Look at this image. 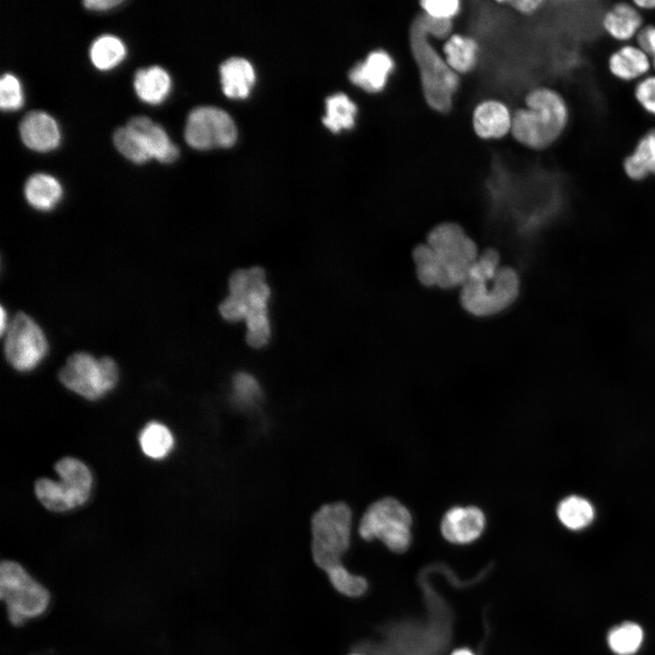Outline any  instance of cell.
Instances as JSON below:
<instances>
[{
    "mask_svg": "<svg viewBox=\"0 0 655 655\" xmlns=\"http://www.w3.org/2000/svg\"><path fill=\"white\" fill-rule=\"evenodd\" d=\"M448 655H481V652L479 650L476 653L469 648L462 647L452 650Z\"/></svg>",
    "mask_w": 655,
    "mask_h": 655,
    "instance_id": "obj_43",
    "label": "cell"
},
{
    "mask_svg": "<svg viewBox=\"0 0 655 655\" xmlns=\"http://www.w3.org/2000/svg\"><path fill=\"white\" fill-rule=\"evenodd\" d=\"M24 96L19 80L12 74H4L0 80V106L3 110H17Z\"/></svg>",
    "mask_w": 655,
    "mask_h": 655,
    "instance_id": "obj_34",
    "label": "cell"
},
{
    "mask_svg": "<svg viewBox=\"0 0 655 655\" xmlns=\"http://www.w3.org/2000/svg\"><path fill=\"white\" fill-rule=\"evenodd\" d=\"M126 126L145 139L152 157L162 163H171L177 158V146L170 141L164 128L150 118L143 116L132 117Z\"/></svg>",
    "mask_w": 655,
    "mask_h": 655,
    "instance_id": "obj_19",
    "label": "cell"
},
{
    "mask_svg": "<svg viewBox=\"0 0 655 655\" xmlns=\"http://www.w3.org/2000/svg\"><path fill=\"white\" fill-rule=\"evenodd\" d=\"M418 15L430 36L446 38L449 35L452 30V21L435 19L424 13Z\"/></svg>",
    "mask_w": 655,
    "mask_h": 655,
    "instance_id": "obj_38",
    "label": "cell"
},
{
    "mask_svg": "<svg viewBox=\"0 0 655 655\" xmlns=\"http://www.w3.org/2000/svg\"><path fill=\"white\" fill-rule=\"evenodd\" d=\"M651 62H652V67L655 70V55L651 57Z\"/></svg>",
    "mask_w": 655,
    "mask_h": 655,
    "instance_id": "obj_46",
    "label": "cell"
},
{
    "mask_svg": "<svg viewBox=\"0 0 655 655\" xmlns=\"http://www.w3.org/2000/svg\"><path fill=\"white\" fill-rule=\"evenodd\" d=\"M358 108L356 104L343 93L334 94L326 100L324 125L333 132L351 128L355 124Z\"/></svg>",
    "mask_w": 655,
    "mask_h": 655,
    "instance_id": "obj_27",
    "label": "cell"
},
{
    "mask_svg": "<svg viewBox=\"0 0 655 655\" xmlns=\"http://www.w3.org/2000/svg\"><path fill=\"white\" fill-rule=\"evenodd\" d=\"M499 4L509 6L521 15H533L538 12L544 4L542 0H517L499 1Z\"/></svg>",
    "mask_w": 655,
    "mask_h": 655,
    "instance_id": "obj_40",
    "label": "cell"
},
{
    "mask_svg": "<svg viewBox=\"0 0 655 655\" xmlns=\"http://www.w3.org/2000/svg\"><path fill=\"white\" fill-rule=\"evenodd\" d=\"M19 132L24 144L38 152L55 149L61 139L56 121L43 111L26 114L20 123Z\"/></svg>",
    "mask_w": 655,
    "mask_h": 655,
    "instance_id": "obj_15",
    "label": "cell"
},
{
    "mask_svg": "<svg viewBox=\"0 0 655 655\" xmlns=\"http://www.w3.org/2000/svg\"><path fill=\"white\" fill-rule=\"evenodd\" d=\"M479 253L477 243L460 224L443 221L413 247L411 257L416 277L423 287L450 290L463 285Z\"/></svg>",
    "mask_w": 655,
    "mask_h": 655,
    "instance_id": "obj_2",
    "label": "cell"
},
{
    "mask_svg": "<svg viewBox=\"0 0 655 655\" xmlns=\"http://www.w3.org/2000/svg\"><path fill=\"white\" fill-rule=\"evenodd\" d=\"M524 105L512 115L513 137L530 149L548 148L568 126L569 109L565 98L553 88L538 86L528 92Z\"/></svg>",
    "mask_w": 655,
    "mask_h": 655,
    "instance_id": "obj_4",
    "label": "cell"
},
{
    "mask_svg": "<svg viewBox=\"0 0 655 655\" xmlns=\"http://www.w3.org/2000/svg\"><path fill=\"white\" fill-rule=\"evenodd\" d=\"M521 289L517 269L502 264L501 255L495 247L480 251L459 287L458 300L469 315L487 318L508 310L518 300Z\"/></svg>",
    "mask_w": 655,
    "mask_h": 655,
    "instance_id": "obj_3",
    "label": "cell"
},
{
    "mask_svg": "<svg viewBox=\"0 0 655 655\" xmlns=\"http://www.w3.org/2000/svg\"><path fill=\"white\" fill-rule=\"evenodd\" d=\"M35 493L40 503L48 510L66 512L75 509L58 482L54 479L48 478L36 479Z\"/></svg>",
    "mask_w": 655,
    "mask_h": 655,
    "instance_id": "obj_32",
    "label": "cell"
},
{
    "mask_svg": "<svg viewBox=\"0 0 655 655\" xmlns=\"http://www.w3.org/2000/svg\"><path fill=\"white\" fill-rule=\"evenodd\" d=\"M126 53V46L118 37L104 35L93 42L90 58L96 68L108 70L117 66L125 58Z\"/></svg>",
    "mask_w": 655,
    "mask_h": 655,
    "instance_id": "obj_29",
    "label": "cell"
},
{
    "mask_svg": "<svg viewBox=\"0 0 655 655\" xmlns=\"http://www.w3.org/2000/svg\"><path fill=\"white\" fill-rule=\"evenodd\" d=\"M634 97L647 114L655 116V75H648L636 83Z\"/></svg>",
    "mask_w": 655,
    "mask_h": 655,
    "instance_id": "obj_37",
    "label": "cell"
},
{
    "mask_svg": "<svg viewBox=\"0 0 655 655\" xmlns=\"http://www.w3.org/2000/svg\"><path fill=\"white\" fill-rule=\"evenodd\" d=\"M222 89L231 98H244L255 82L252 65L242 57H231L220 66Z\"/></svg>",
    "mask_w": 655,
    "mask_h": 655,
    "instance_id": "obj_22",
    "label": "cell"
},
{
    "mask_svg": "<svg viewBox=\"0 0 655 655\" xmlns=\"http://www.w3.org/2000/svg\"><path fill=\"white\" fill-rule=\"evenodd\" d=\"M601 25L606 34L619 42L635 39L643 26L640 10L631 3L620 2L603 15Z\"/></svg>",
    "mask_w": 655,
    "mask_h": 655,
    "instance_id": "obj_18",
    "label": "cell"
},
{
    "mask_svg": "<svg viewBox=\"0 0 655 655\" xmlns=\"http://www.w3.org/2000/svg\"><path fill=\"white\" fill-rule=\"evenodd\" d=\"M486 526L483 511L475 506L453 507L442 518L440 531L453 544H469L480 537Z\"/></svg>",
    "mask_w": 655,
    "mask_h": 655,
    "instance_id": "obj_12",
    "label": "cell"
},
{
    "mask_svg": "<svg viewBox=\"0 0 655 655\" xmlns=\"http://www.w3.org/2000/svg\"><path fill=\"white\" fill-rule=\"evenodd\" d=\"M27 203L38 211H51L63 197L60 182L51 175L38 173L31 176L24 188Z\"/></svg>",
    "mask_w": 655,
    "mask_h": 655,
    "instance_id": "obj_20",
    "label": "cell"
},
{
    "mask_svg": "<svg viewBox=\"0 0 655 655\" xmlns=\"http://www.w3.org/2000/svg\"><path fill=\"white\" fill-rule=\"evenodd\" d=\"M348 655H364V654H362V653H360V652H358V651L352 650L351 653H349V654H348Z\"/></svg>",
    "mask_w": 655,
    "mask_h": 655,
    "instance_id": "obj_45",
    "label": "cell"
},
{
    "mask_svg": "<svg viewBox=\"0 0 655 655\" xmlns=\"http://www.w3.org/2000/svg\"><path fill=\"white\" fill-rule=\"evenodd\" d=\"M7 327L8 326H7V320H6V313L5 311V308L2 307V309H1V332H2V334H4V332Z\"/></svg>",
    "mask_w": 655,
    "mask_h": 655,
    "instance_id": "obj_44",
    "label": "cell"
},
{
    "mask_svg": "<svg viewBox=\"0 0 655 655\" xmlns=\"http://www.w3.org/2000/svg\"><path fill=\"white\" fill-rule=\"evenodd\" d=\"M557 516L563 526L576 531L587 528L592 522L595 511L589 500L571 495L559 503Z\"/></svg>",
    "mask_w": 655,
    "mask_h": 655,
    "instance_id": "obj_26",
    "label": "cell"
},
{
    "mask_svg": "<svg viewBox=\"0 0 655 655\" xmlns=\"http://www.w3.org/2000/svg\"><path fill=\"white\" fill-rule=\"evenodd\" d=\"M139 446L149 458L163 459L173 450L175 438L165 424L157 421L147 423L139 433Z\"/></svg>",
    "mask_w": 655,
    "mask_h": 655,
    "instance_id": "obj_25",
    "label": "cell"
},
{
    "mask_svg": "<svg viewBox=\"0 0 655 655\" xmlns=\"http://www.w3.org/2000/svg\"><path fill=\"white\" fill-rule=\"evenodd\" d=\"M409 46L418 66L422 94L428 106L441 114L449 112L459 87L458 76L429 41L430 35L418 15L409 27Z\"/></svg>",
    "mask_w": 655,
    "mask_h": 655,
    "instance_id": "obj_5",
    "label": "cell"
},
{
    "mask_svg": "<svg viewBox=\"0 0 655 655\" xmlns=\"http://www.w3.org/2000/svg\"><path fill=\"white\" fill-rule=\"evenodd\" d=\"M396 67L393 57L387 51L377 49L370 52L366 59L358 63L349 71L353 84L368 93L382 91Z\"/></svg>",
    "mask_w": 655,
    "mask_h": 655,
    "instance_id": "obj_13",
    "label": "cell"
},
{
    "mask_svg": "<svg viewBox=\"0 0 655 655\" xmlns=\"http://www.w3.org/2000/svg\"><path fill=\"white\" fill-rule=\"evenodd\" d=\"M512 115L501 101L487 99L476 106L472 115V126L476 135L482 139H499L511 130Z\"/></svg>",
    "mask_w": 655,
    "mask_h": 655,
    "instance_id": "obj_16",
    "label": "cell"
},
{
    "mask_svg": "<svg viewBox=\"0 0 655 655\" xmlns=\"http://www.w3.org/2000/svg\"><path fill=\"white\" fill-rule=\"evenodd\" d=\"M134 87L142 101L152 105L160 104L169 94L171 79L165 69L152 66L136 73Z\"/></svg>",
    "mask_w": 655,
    "mask_h": 655,
    "instance_id": "obj_24",
    "label": "cell"
},
{
    "mask_svg": "<svg viewBox=\"0 0 655 655\" xmlns=\"http://www.w3.org/2000/svg\"><path fill=\"white\" fill-rule=\"evenodd\" d=\"M116 149L127 159L141 164L153 158L145 139L127 127L117 128L113 136Z\"/></svg>",
    "mask_w": 655,
    "mask_h": 655,
    "instance_id": "obj_30",
    "label": "cell"
},
{
    "mask_svg": "<svg viewBox=\"0 0 655 655\" xmlns=\"http://www.w3.org/2000/svg\"><path fill=\"white\" fill-rule=\"evenodd\" d=\"M232 401L241 408H254L262 397L257 380L249 373L237 372L232 379Z\"/></svg>",
    "mask_w": 655,
    "mask_h": 655,
    "instance_id": "obj_33",
    "label": "cell"
},
{
    "mask_svg": "<svg viewBox=\"0 0 655 655\" xmlns=\"http://www.w3.org/2000/svg\"><path fill=\"white\" fill-rule=\"evenodd\" d=\"M651 67V57L637 45H622L608 58L610 73L624 82H638L649 75Z\"/></svg>",
    "mask_w": 655,
    "mask_h": 655,
    "instance_id": "obj_17",
    "label": "cell"
},
{
    "mask_svg": "<svg viewBox=\"0 0 655 655\" xmlns=\"http://www.w3.org/2000/svg\"><path fill=\"white\" fill-rule=\"evenodd\" d=\"M122 1L115 0H88L84 2V5L90 10L105 11L116 6Z\"/></svg>",
    "mask_w": 655,
    "mask_h": 655,
    "instance_id": "obj_41",
    "label": "cell"
},
{
    "mask_svg": "<svg viewBox=\"0 0 655 655\" xmlns=\"http://www.w3.org/2000/svg\"><path fill=\"white\" fill-rule=\"evenodd\" d=\"M443 53L447 65L457 75L467 74L477 66L479 46L472 36L454 34L447 38Z\"/></svg>",
    "mask_w": 655,
    "mask_h": 655,
    "instance_id": "obj_23",
    "label": "cell"
},
{
    "mask_svg": "<svg viewBox=\"0 0 655 655\" xmlns=\"http://www.w3.org/2000/svg\"><path fill=\"white\" fill-rule=\"evenodd\" d=\"M632 4L639 10H655V0H635Z\"/></svg>",
    "mask_w": 655,
    "mask_h": 655,
    "instance_id": "obj_42",
    "label": "cell"
},
{
    "mask_svg": "<svg viewBox=\"0 0 655 655\" xmlns=\"http://www.w3.org/2000/svg\"><path fill=\"white\" fill-rule=\"evenodd\" d=\"M185 139L196 149L231 146L237 139V127L230 116L214 106L193 109L186 120Z\"/></svg>",
    "mask_w": 655,
    "mask_h": 655,
    "instance_id": "obj_11",
    "label": "cell"
},
{
    "mask_svg": "<svg viewBox=\"0 0 655 655\" xmlns=\"http://www.w3.org/2000/svg\"><path fill=\"white\" fill-rule=\"evenodd\" d=\"M622 167L633 181L655 176V128L640 137L633 151L624 158Z\"/></svg>",
    "mask_w": 655,
    "mask_h": 655,
    "instance_id": "obj_21",
    "label": "cell"
},
{
    "mask_svg": "<svg viewBox=\"0 0 655 655\" xmlns=\"http://www.w3.org/2000/svg\"><path fill=\"white\" fill-rule=\"evenodd\" d=\"M352 512L342 501L321 506L311 519V553L325 573L343 564L351 541Z\"/></svg>",
    "mask_w": 655,
    "mask_h": 655,
    "instance_id": "obj_6",
    "label": "cell"
},
{
    "mask_svg": "<svg viewBox=\"0 0 655 655\" xmlns=\"http://www.w3.org/2000/svg\"><path fill=\"white\" fill-rule=\"evenodd\" d=\"M0 597L14 626L43 614L50 602L48 590L12 560H4L0 565Z\"/></svg>",
    "mask_w": 655,
    "mask_h": 655,
    "instance_id": "obj_8",
    "label": "cell"
},
{
    "mask_svg": "<svg viewBox=\"0 0 655 655\" xmlns=\"http://www.w3.org/2000/svg\"><path fill=\"white\" fill-rule=\"evenodd\" d=\"M333 589L348 598H359L368 590V581L361 575L355 574L342 564L326 572Z\"/></svg>",
    "mask_w": 655,
    "mask_h": 655,
    "instance_id": "obj_31",
    "label": "cell"
},
{
    "mask_svg": "<svg viewBox=\"0 0 655 655\" xmlns=\"http://www.w3.org/2000/svg\"><path fill=\"white\" fill-rule=\"evenodd\" d=\"M55 470L60 479L61 489L76 508L83 506L91 496L93 475L82 460L65 457L55 464Z\"/></svg>",
    "mask_w": 655,
    "mask_h": 655,
    "instance_id": "obj_14",
    "label": "cell"
},
{
    "mask_svg": "<svg viewBox=\"0 0 655 655\" xmlns=\"http://www.w3.org/2000/svg\"><path fill=\"white\" fill-rule=\"evenodd\" d=\"M218 310L223 319L227 322L236 323L242 320L245 321L248 312L245 294H228L220 303Z\"/></svg>",
    "mask_w": 655,
    "mask_h": 655,
    "instance_id": "obj_36",
    "label": "cell"
},
{
    "mask_svg": "<svg viewBox=\"0 0 655 655\" xmlns=\"http://www.w3.org/2000/svg\"><path fill=\"white\" fill-rule=\"evenodd\" d=\"M48 351L42 328L29 315L18 312L6 329L4 353L7 362L17 371L28 372L43 362Z\"/></svg>",
    "mask_w": 655,
    "mask_h": 655,
    "instance_id": "obj_10",
    "label": "cell"
},
{
    "mask_svg": "<svg viewBox=\"0 0 655 655\" xmlns=\"http://www.w3.org/2000/svg\"><path fill=\"white\" fill-rule=\"evenodd\" d=\"M643 638L644 632L639 624L625 621L610 629L607 642L616 655H634L641 647Z\"/></svg>",
    "mask_w": 655,
    "mask_h": 655,
    "instance_id": "obj_28",
    "label": "cell"
},
{
    "mask_svg": "<svg viewBox=\"0 0 655 655\" xmlns=\"http://www.w3.org/2000/svg\"><path fill=\"white\" fill-rule=\"evenodd\" d=\"M60 382L70 391L97 400L117 384L119 369L110 357L96 358L86 352L71 355L58 372Z\"/></svg>",
    "mask_w": 655,
    "mask_h": 655,
    "instance_id": "obj_9",
    "label": "cell"
},
{
    "mask_svg": "<svg viewBox=\"0 0 655 655\" xmlns=\"http://www.w3.org/2000/svg\"><path fill=\"white\" fill-rule=\"evenodd\" d=\"M441 563L418 575L423 613L386 622L374 639L358 641L352 650L364 655H446L454 635L455 615L448 600L431 580Z\"/></svg>",
    "mask_w": 655,
    "mask_h": 655,
    "instance_id": "obj_1",
    "label": "cell"
},
{
    "mask_svg": "<svg viewBox=\"0 0 655 655\" xmlns=\"http://www.w3.org/2000/svg\"><path fill=\"white\" fill-rule=\"evenodd\" d=\"M635 40L636 45L652 57L655 55V25H643Z\"/></svg>",
    "mask_w": 655,
    "mask_h": 655,
    "instance_id": "obj_39",
    "label": "cell"
},
{
    "mask_svg": "<svg viewBox=\"0 0 655 655\" xmlns=\"http://www.w3.org/2000/svg\"><path fill=\"white\" fill-rule=\"evenodd\" d=\"M422 13L439 20L452 21L461 10L458 0H427L420 2Z\"/></svg>",
    "mask_w": 655,
    "mask_h": 655,
    "instance_id": "obj_35",
    "label": "cell"
},
{
    "mask_svg": "<svg viewBox=\"0 0 655 655\" xmlns=\"http://www.w3.org/2000/svg\"><path fill=\"white\" fill-rule=\"evenodd\" d=\"M412 517L398 499L382 498L370 504L362 515L358 534L362 539L380 540L390 551L404 553L411 544Z\"/></svg>",
    "mask_w": 655,
    "mask_h": 655,
    "instance_id": "obj_7",
    "label": "cell"
}]
</instances>
